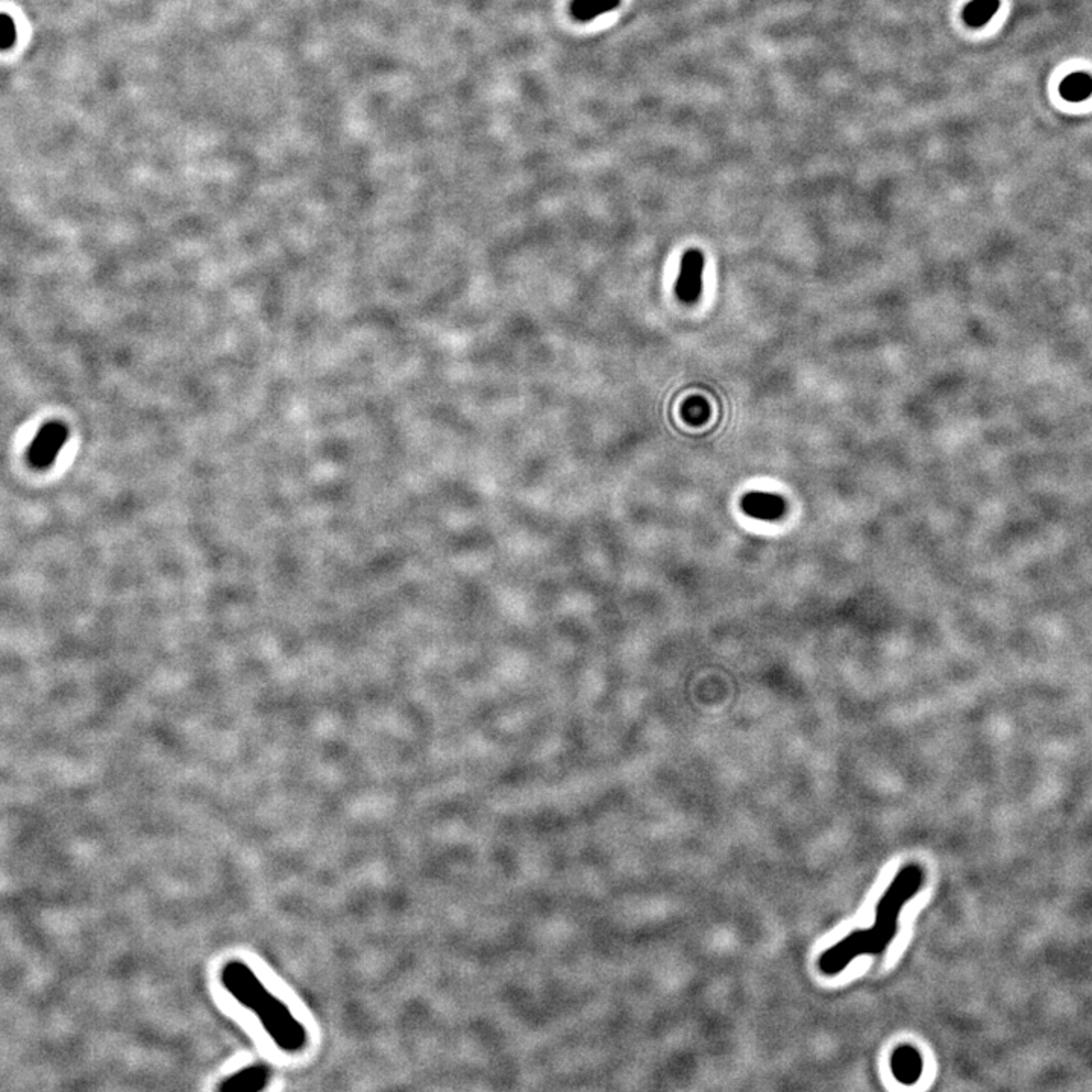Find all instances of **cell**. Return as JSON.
<instances>
[{
  "label": "cell",
  "instance_id": "obj_1",
  "mask_svg": "<svg viewBox=\"0 0 1092 1092\" xmlns=\"http://www.w3.org/2000/svg\"><path fill=\"white\" fill-rule=\"evenodd\" d=\"M922 881L924 874L918 867H906L879 903L873 927L855 931L826 951L821 957V969L829 975L838 974L856 956L882 953L896 936L903 906L918 893Z\"/></svg>",
  "mask_w": 1092,
  "mask_h": 1092
},
{
  "label": "cell",
  "instance_id": "obj_2",
  "mask_svg": "<svg viewBox=\"0 0 1092 1092\" xmlns=\"http://www.w3.org/2000/svg\"><path fill=\"white\" fill-rule=\"evenodd\" d=\"M223 988L237 1003L255 1013L273 1042L287 1053H296L307 1044V1030L287 1004L272 994L246 963H226L220 974Z\"/></svg>",
  "mask_w": 1092,
  "mask_h": 1092
},
{
  "label": "cell",
  "instance_id": "obj_3",
  "mask_svg": "<svg viewBox=\"0 0 1092 1092\" xmlns=\"http://www.w3.org/2000/svg\"><path fill=\"white\" fill-rule=\"evenodd\" d=\"M67 437L69 433H67L66 425L61 422L46 424L34 437L29 447L28 462L35 469L51 468L66 445Z\"/></svg>",
  "mask_w": 1092,
  "mask_h": 1092
},
{
  "label": "cell",
  "instance_id": "obj_4",
  "mask_svg": "<svg viewBox=\"0 0 1092 1092\" xmlns=\"http://www.w3.org/2000/svg\"><path fill=\"white\" fill-rule=\"evenodd\" d=\"M703 252L700 249H687L681 258L680 272L675 281V295L683 304H695L703 291L704 272Z\"/></svg>",
  "mask_w": 1092,
  "mask_h": 1092
},
{
  "label": "cell",
  "instance_id": "obj_5",
  "mask_svg": "<svg viewBox=\"0 0 1092 1092\" xmlns=\"http://www.w3.org/2000/svg\"><path fill=\"white\" fill-rule=\"evenodd\" d=\"M741 506L744 514L760 521H779L786 512V504L782 497L765 494V492H751L745 495Z\"/></svg>",
  "mask_w": 1092,
  "mask_h": 1092
},
{
  "label": "cell",
  "instance_id": "obj_6",
  "mask_svg": "<svg viewBox=\"0 0 1092 1092\" xmlns=\"http://www.w3.org/2000/svg\"><path fill=\"white\" fill-rule=\"evenodd\" d=\"M269 1080V1070L264 1065H250L223 1079L218 1085L220 1091L249 1092L260 1091Z\"/></svg>",
  "mask_w": 1092,
  "mask_h": 1092
},
{
  "label": "cell",
  "instance_id": "obj_7",
  "mask_svg": "<svg viewBox=\"0 0 1092 1092\" xmlns=\"http://www.w3.org/2000/svg\"><path fill=\"white\" fill-rule=\"evenodd\" d=\"M893 1071L902 1083H915L922 1073V1061L918 1051L902 1047L893 1058Z\"/></svg>",
  "mask_w": 1092,
  "mask_h": 1092
},
{
  "label": "cell",
  "instance_id": "obj_8",
  "mask_svg": "<svg viewBox=\"0 0 1092 1092\" xmlns=\"http://www.w3.org/2000/svg\"><path fill=\"white\" fill-rule=\"evenodd\" d=\"M621 0H573L570 14L576 22L586 23L616 10Z\"/></svg>",
  "mask_w": 1092,
  "mask_h": 1092
},
{
  "label": "cell",
  "instance_id": "obj_9",
  "mask_svg": "<svg viewBox=\"0 0 1092 1092\" xmlns=\"http://www.w3.org/2000/svg\"><path fill=\"white\" fill-rule=\"evenodd\" d=\"M1059 93L1065 101L1082 102L1086 101L1089 96L1092 95V77L1086 72H1074L1068 75L1061 86H1059Z\"/></svg>",
  "mask_w": 1092,
  "mask_h": 1092
},
{
  "label": "cell",
  "instance_id": "obj_10",
  "mask_svg": "<svg viewBox=\"0 0 1092 1092\" xmlns=\"http://www.w3.org/2000/svg\"><path fill=\"white\" fill-rule=\"evenodd\" d=\"M1000 8V0H972L963 10V20L971 28L985 26Z\"/></svg>",
  "mask_w": 1092,
  "mask_h": 1092
},
{
  "label": "cell",
  "instance_id": "obj_11",
  "mask_svg": "<svg viewBox=\"0 0 1092 1092\" xmlns=\"http://www.w3.org/2000/svg\"><path fill=\"white\" fill-rule=\"evenodd\" d=\"M710 410L706 401L701 398H692L684 404L683 418L686 419L689 424L701 425L709 419Z\"/></svg>",
  "mask_w": 1092,
  "mask_h": 1092
},
{
  "label": "cell",
  "instance_id": "obj_12",
  "mask_svg": "<svg viewBox=\"0 0 1092 1092\" xmlns=\"http://www.w3.org/2000/svg\"><path fill=\"white\" fill-rule=\"evenodd\" d=\"M16 42V25L10 17L0 14V49L10 48Z\"/></svg>",
  "mask_w": 1092,
  "mask_h": 1092
}]
</instances>
